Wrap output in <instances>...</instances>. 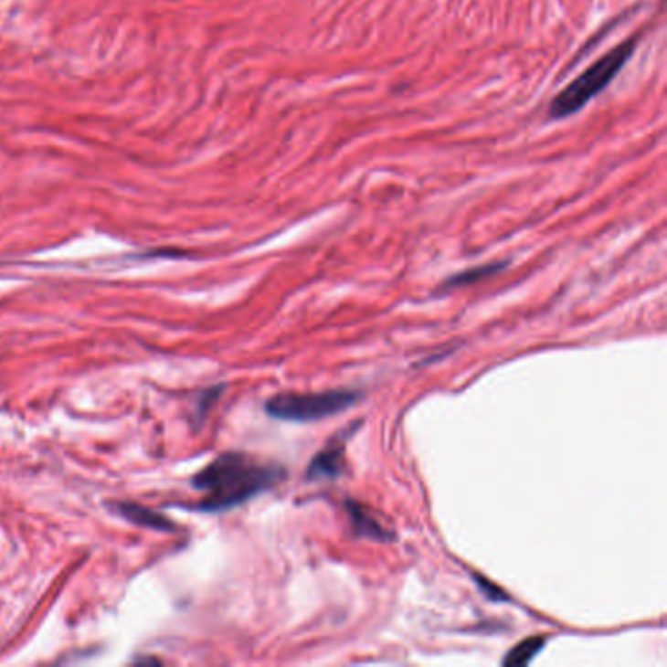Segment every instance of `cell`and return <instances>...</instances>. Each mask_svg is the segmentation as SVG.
Returning <instances> with one entry per match:
<instances>
[{"label": "cell", "instance_id": "cell-1", "mask_svg": "<svg viewBox=\"0 0 667 667\" xmlns=\"http://www.w3.org/2000/svg\"><path fill=\"white\" fill-rule=\"evenodd\" d=\"M284 478L278 466L262 464L243 452H224L192 478V485L204 493L196 505L200 511H228L270 490Z\"/></svg>", "mask_w": 667, "mask_h": 667}, {"label": "cell", "instance_id": "cell-2", "mask_svg": "<svg viewBox=\"0 0 667 667\" xmlns=\"http://www.w3.org/2000/svg\"><path fill=\"white\" fill-rule=\"evenodd\" d=\"M634 48L636 39L630 37L627 41H622V44L615 46L595 63H591L586 71L569 82V85L552 101L550 116L566 118L579 112L583 106L593 101L595 96L605 87H609V82L620 73L624 63L632 58Z\"/></svg>", "mask_w": 667, "mask_h": 667}, {"label": "cell", "instance_id": "cell-3", "mask_svg": "<svg viewBox=\"0 0 667 667\" xmlns=\"http://www.w3.org/2000/svg\"><path fill=\"white\" fill-rule=\"evenodd\" d=\"M356 399L358 394L349 390H329V392H310V394L286 392L272 396L267 401L265 409L270 417H274V419L308 423L346 411L355 406Z\"/></svg>", "mask_w": 667, "mask_h": 667}, {"label": "cell", "instance_id": "cell-4", "mask_svg": "<svg viewBox=\"0 0 667 667\" xmlns=\"http://www.w3.org/2000/svg\"><path fill=\"white\" fill-rule=\"evenodd\" d=\"M344 468V440H333L331 444L317 452L312 461L308 471H305V478L312 482L315 480H333L341 476Z\"/></svg>", "mask_w": 667, "mask_h": 667}, {"label": "cell", "instance_id": "cell-5", "mask_svg": "<svg viewBox=\"0 0 667 667\" xmlns=\"http://www.w3.org/2000/svg\"><path fill=\"white\" fill-rule=\"evenodd\" d=\"M114 513L122 515L126 521L139 524V526H147V529H155V531H163V533H175L176 524L166 519L161 513L147 509L143 505H137L132 502H122V503H112Z\"/></svg>", "mask_w": 667, "mask_h": 667}, {"label": "cell", "instance_id": "cell-6", "mask_svg": "<svg viewBox=\"0 0 667 667\" xmlns=\"http://www.w3.org/2000/svg\"><path fill=\"white\" fill-rule=\"evenodd\" d=\"M346 513H349L351 524H353V529L358 536L372 538V540H387V538H390L387 531L376 521V517H374L366 507H363L360 503L349 502V503H346Z\"/></svg>", "mask_w": 667, "mask_h": 667}, {"label": "cell", "instance_id": "cell-7", "mask_svg": "<svg viewBox=\"0 0 667 667\" xmlns=\"http://www.w3.org/2000/svg\"><path fill=\"white\" fill-rule=\"evenodd\" d=\"M546 646V636H533V638H526V641H523L521 644H517L515 648H513L507 658L503 660L505 665H526L531 663L536 656L538 651H542V648Z\"/></svg>", "mask_w": 667, "mask_h": 667}, {"label": "cell", "instance_id": "cell-8", "mask_svg": "<svg viewBox=\"0 0 667 667\" xmlns=\"http://www.w3.org/2000/svg\"><path fill=\"white\" fill-rule=\"evenodd\" d=\"M502 269H505V265H485V267H478V269H471V270H466V272H458L454 274L450 281H447V288H456V286H468L471 282H478L482 281V278L485 276H492L493 272H499Z\"/></svg>", "mask_w": 667, "mask_h": 667}, {"label": "cell", "instance_id": "cell-9", "mask_svg": "<svg viewBox=\"0 0 667 667\" xmlns=\"http://www.w3.org/2000/svg\"><path fill=\"white\" fill-rule=\"evenodd\" d=\"M476 581H478V586H480V589L485 593V595H488L490 597V599H493V601H507L509 599V597L502 591V589H499L497 586H493V583H490L488 579H483V577H474Z\"/></svg>", "mask_w": 667, "mask_h": 667}]
</instances>
